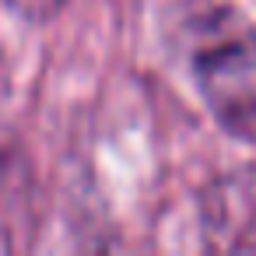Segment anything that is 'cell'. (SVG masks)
Returning a JSON list of instances; mask_svg holds the SVG:
<instances>
[{
    "label": "cell",
    "mask_w": 256,
    "mask_h": 256,
    "mask_svg": "<svg viewBox=\"0 0 256 256\" xmlns=\"http://www.w3.org/2000/svg\"><path fill=\"white\" fill-rule=\"evenodd\" d=\"M4 4L25 22H50L70 4V0H4Z\"/></svg>",
    "instance_id": "3957f363"
},
{
    "label": "cell",
    "mask_w": 256,
    "mask_h": 256,
    "mask_svg": "<svg viewBox=\"0 0 256 256\" xmlns=\"http://www.w3.org/2000/svg\"><path fill=\"white\" fill-rule=\"evenodd\" d=\"M186 32V64L207 112L256 148V25L232 4H207Z\"/></svg>",
    "instance_id": "6da1fadb"
},
{
    "label": "cell",
    "mask_w": 256,
    "mask_h": 256,
    "mask_svg": "<svg viewBox=\"0 0 256 256\" xmlns=\"http://www.w3.org/2000/svg\"><path fill=\"white\" fill-rule=\"evenodd\" d=\"M36 221V186L22 140L0 123V249L28 238Z\"/></svg>",
    "instance_id": "7a4b0ae2"
}]
</instances>
